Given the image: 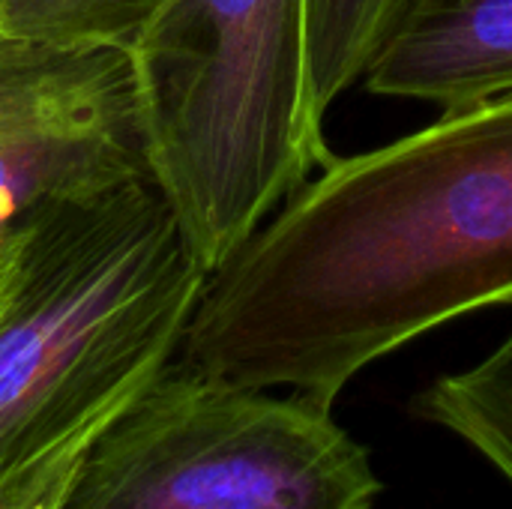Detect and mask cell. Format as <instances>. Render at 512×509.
<instances>
[{
  "mask_svg": "<svg viewBox=\"0 0 512 509\" xmlns=\"http://www.w3.org/2000/svg\"><path fill=\"white\" fill-rule=\"evenodd\" d=\"M93 438L96 435L72 438L36 456L0 465V509H57Z\"/></svg>",
  "mask_w": 512,
  "mask_h": 509,
  "instance_id": "10",
  "label": "cell"
},
{
  "mask_svg": "<svg viewBox=\"0 0 512 509\" xmlns=\"http://www.w3.org/2000/svg\"><path fill=\"white\" fill-rule=\"evenodd\" d=\"M150 180L126 45H60L0 27V270L45 207Z\"/></svg>",
  "mask_w": 512,
  "mask_h": 509,
  "instance_id": "5",
  "label": "cell"
},
{
  "mask_svg": "<svg viewBox=\"0 0 512 509\" xmlns=\"http://www.w3.org/2000/svg\"><path fill=\"white\" fill-rule=\"evenodd\" d=\"M204 282L150 180L36 213L0 282V465L99 435L174 363Z\"/></svg>",
  "mask_w": 512,
  "mask_h": 509,
  "instance_id": "2",
  "label": "cell"
},
{
  "mask_svg": "<svg viewBox=\"0 0 512 509\" xmlns=\"http://www.w3.org/2000/svg\"><path fill=\"white\" fill-rule=\"evenodd\" d=\"M405 0H306L309 84L321 117L357 81Z\"/></svg>",
  "mask_w": 512,
  "mask_h": 509,
  "instance_id": "8",
  "label": "cell"
},
{
  "mask_svg": "<svg viewBox=\"0 0 512 509\" xmlns=\"http://www.w3.org/2000/svg\"><path fill=\"white\" fill-rule=\"evenodd\" d=\"M0 282H3V270H0Z\"/></svg>",
  "mask_w": 512,
  "mask_h": 509,
  "instance_id": "11",
  "label": "cell"
},
{
  "mask_svg": "<svg viewBox=\"0 0 512 509\" xmlns=\"http://www.w3.org/2000/svg\"><path fill=\"white\" fill-rule=\"evenodd\" d=\"M126 48L150 183L210 276L333 159L306 0H162Z\"/></svg>",
  "mask_w": 512,
  "mask_h": 509,
  "instance_id": "3",
  "label": "cell"
},
{
  "mask_svg": "<svg viewBox=\"0 0 512 509\" xmlns=\"http://www.w3.org/2000/svg\"><path fill=\"white\" fill-rule=\"evenodd\" d=\"M378 495L333 408L171 363L87 444L57 509H372Z\"/></svg>",
  "mask_w": 512,
  "mask_h": 509,
  "instance_id": "4",
  "label": "cell"
},
{
  "mask_svg": "<svg viewBox=\"0 0 512 509\" xmlns=\"http://www.w3.org/2000/svg\"><path fill=\"white\" fill-rule=\"evenodd\" d=\"M512 306V93L330 159L207 276L174 363L324 408L372 363Z\"/></svg>",
  "mask_w": 512,
  "mask_h": 509,
  "instance_id": "1",
  "label": "cell"
},
{
  "mask_svg": "<svg viewBox=\"0 0 512 509\" xmlns=\"http://www.w3.org/2000/svg\"><path fill=\"white\" fill-rule=\"evenodd\" d=\"M414 411L459 438L512 489V327L480 363L432 381Z\"/></svg>",
  "mask_w": 512,
  "mask_h": 509,
  "instance_id": "7",
  "label": "cell"
},
{
  "mask_svg": "<svg viewBox=\"0 0 512 509\" xmlns=\"http://www.w3.org/2000/svg\"><path fill=\"white\" fill-rule=\"evenodd\" d=\"M162 0H0V27L60 45H129Z\"/></svg>",
  "mask_w": 512,
  "mask_h": 509,
  "instance_id": "9",
  "label": "cell"
},
{
  "mask_svg": "<svg viewBox=\"0 0 512 509\" xmlns=\"http://www.w3.org/2000/svg\"><path fill=\"white\" fill-rule=\"evenodd\" d=\"M363 84L444 111L512 93V0H405Z\"/></svg>",
  "mask_w": 512,
  "mask_h": 509,
  "instance_id": "6",
  "label": "cell"
}]
</instances>
